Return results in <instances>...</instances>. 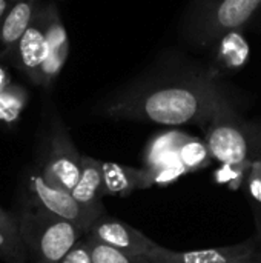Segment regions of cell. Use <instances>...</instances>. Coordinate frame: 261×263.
Instances as JSON below:
<instances>
[{"instance_id":"cell-1","label":"cell","mask_w":261,"mask_h":263,"mask_svg":"<svg viewBox=\"0 0 261 263\" xmlns=\"http://www.w3.org/2000/svg\"><path fill=\"white\" fill-rule=\"evenodd\" d=\"M228 96L212 69L166 62L106 99L102 112L112 119L166 126H205Z\"/></svg>"},{"instance_id":"cell-2","label":"cell","mask_w":261,"mask_h":263,"mask_svg":"<svg viewBox=\"0 0 261 263\" xmlns=\"http://www.w3.org/2000/svg\"><path fill=\"white\" fill-rule=\"evenodd\" d=\"M260 9L261 0H191L182 35L194 48L206 49L243 28Z\"/></svg>"},{"instance_id":"cell-3","label":"cell","mask_w":261,"mask_h":263,"mask_svg":"<svg viewBox=\"0 0 261 263\" xmlns=\"http://www.w3.org/2000/svg\"><path fill=\"white\" fill-rule=\"evenodd\" d=\"M18 233L32 263H58L86 233L75 223L22 203Z\"/></svg>"},{"instance_id":"cell-4","label":"cell","mask_w":261,"mask_h":263,"mask_svg":"<svg viewBox=\"0 0 261 263\" xmlns=\"http://www.w3.org/2000/svg\"><path fill=\"white\" fill-rule=\"evenodd\" d=\"M203 129L205 142L218 163L249 165L261 157V137L237 114L229 97L218 103Z\"/></svg>"},{"instance_id":"cell-5","label":"cell","mask_w":261,"mask_h":263,"mask_svg":"<svg viewBox=\"0 0 261 263\" xmlns=\"http://www.w3.org/2000/svg\"><path fill=\"white\" fill-rule=\"evenodd\" d=\"M23 203L51 216L69 220L80 227L86 234L92 223L98 219L86 208H83L69 191L49 185L43 179L38 168L29 171L26 176Z\"/></svg>"},{"instance_id":"cell-6","label":"cell","mask_w":261,"mask_h":263,"mask_svg":"<svg viewBox=\"0 0 261 263\" xmlns=\"http://www.w3.org/2000/svg\"><path fill=\"white\" fill-rule=\"evenodd\" d=\"M82 157L83 154L75 148L65 125L55 120L51 126L43 165L38 168L43 179L49 185L71 193L80 179Z\"/></svg>"},{"instance_id":"cell-7","label":"cell","mask_w":261,"mask_h":263,"mask_svg":"<svg viewBox=\"0 0 261 263\" xmlns=\"http://www.w3.org/2000/svg\"><path fill=\"white\" fill-rule=\"evenodd\" d=\"M86 237L132 256H148L162 247L137 228L108 214H103L92 223Z\"/></svg>"},{"instance_id":"cell-8","label":"cell","mask_w":261,"mask_h":263,"mask_svg":"<svg viewBox=\"0 0 261 263\" xmlns=\"http://www.w3.org/2000/svg\"><path fill=\"white\" fill-rule=\"evenodd\" d=\"M11 54L17 68L38 85L40 72L48 57V5L40 6Z\"/></svg>"},{"instance_id":"cell-9","label":"cell","mask_w":261,"mask_h":263,"mask_svg":"<svg viewBox=\"0 0 261 263\" xmlns=\"http://www.w3.org/2000/svg\"><path fill=\"white\" fill-rule=\"evenodd\" d=\"M258 254V240L249 239L246 242L194 251H172L160 247L157 251L142 256L143 263H231L251 259Z\"/></svg>"},{"instance_id":"cell-10","label":"cell","mask_w":261,"mask_h":263,"mask_svg":"<svg viewBox=\"0 0 261 263\" xmlns=\"http://www.w3.org/2000/svg\"><path fill=\"white\" fill-rule=\"evenodd\" d=\"M71 194L74 199L92 213L97 217H102L105 213L102 199L105 197V183H103V162L94 157H82V173L77 185L72 188Z\"/></svg>"},{"instance_id":"cell-11","label":"cell","mask_w":261,"mask_h":263,"mask_svg":"<svg viewBox=\"0 0 261 263\" xmlns=\"http://www.w3.org/2000/svg\"><path fill=\"white\" fill-rule=\"evenodd\" d=\"M69 52V42L66 29L62 23L57 8L49 3L48 5V57L43 63L40 72L42 86H49L55 77L60 74L66 57Z\"/></svg>"},{"instance_id":"cell-12","label":"cell","mask_w":261,"mask_h":263,"mask_svg":"<svg viewBox=\"0 0 261 263\" xmlns=\"http://www.w3.org/2000/svg\"><path fill=\"white\" fill-rule=\"evenodd\" d=\"M40 9V0H14L0 22V59L11 54Z\"/></svg>"},{"instance_id":"cell-13","label":"cell","mask_w":261,"mask_h":263,"mask_svg":"<svg viewBox=\"0 0 261 263\" xmlns=\"http://www.w3.org/2000/svg\"><path fill=\"white\" fill-rule=\"evenodd\" d=\"M189 134L183 131H165L149 139L143 151L145 168H163L182 165L178 159V149Z\"/></svg>"},{"instance_id":"cell-14","label":"cell","mask_w":261,"mask_h":263,"mask_svg":"<svg viewBox=\"0 0 261 263\" xmlns=\"http://www.w3.org/2000/svg\"><path fill=\"white\" fill-rule=\"evenodd\" d=\"M103 183L105 196L128 197L134 191H143L145 168L103 162Z\"/></svg>"},{"instance_id":"cell-15","label":"cell","mask_w":261,"mask_h":263,"mask_svg":"<svg viewBox=\"0 0 261 263\" xmlns=\"http://www.w3.org/2000/svg\"><path fill=\"white\" fill-rule=\"evenodd\" d=\"M217 60L226 69H237L245 65L249 55V46L238 31L226 34L218 43Z\"/></svg>"},{"instance_id":"cell-16","label":"cell","mask_w":261,"mask_h":263,"mask_svg":"<svg viewBox=\"0 0 261 263\" xmlns=\"http://www.w3.org/2000/svg\"><path fill=\"white\" fill-rule=\"evenodd\" d=\"M178 159L188 173H195L198 170H205L214 160L206 142L198 137H194L191 134L182 143V146L178 149Z\"/></svg>"},{"instance_id":"cell-17","label":"cell","mask_w":261,"mask_h":263,"mask_svg":"<svg viewBox=\"0 0 261 263\" xmlns=\"http://www.w3.org/2000/svg\"><path fill=\"white\" fill-rule=\"evenodd\" d=\"M28 103V92L18 85H9L0 92V123L6 126L15 125Z\"/></svg>"},{"instance_id":"cell-18","label":"cell","mask_w":261,"mask_h":263,"mask_svg":"<svg viewBox=\"0 0 261 263\" xmlns=\"http://www.w3.org/2000/svg\"><path fill=\"white\" fill-rule=\"evenodd\" d=\"M0 259L8 263H26L29 260L20 233L0 228Z\"/></svg>"},{"instance_id":"cell-19","label":"cell","mask_w":261,"mask_h":263,"mask_svg":"<svg viewBox=\"0 0 261 263\" xmlns=\"http://www.w3.org/2000/svg\"><path fill=\"white\" fill-rule=\"evenodd\" d=\"M85 239L89 245L92 263H143L142 262V256L128 254V253L120 251L117 248H112L109 245L92 240L86 236H85Z\"/></svg>"},{"instance_id":"cell-20","label":"cell","mask_w":261,"mask_h":263,"mask_svg":"<svg viewBox=\"0 0 261 263\" xmlns=\"http://www.w3.org/2000/svg\"><path fill=\"white\" fill-rule=\"evenodd\" d=\"M189 174L183 165L178 166H163V168H145V183L143 190L152 186H168L183 176Z\"/></svg>"},{"instance_id":"cell-21","label":"cell","mask_w":261,"mask_h":263,"mask_svg":"<svg viewBox=\"0 0 261 263\" xmlns=\"http://www.w3.org/2000/svg\"><path fill=\"white\" fill-rule=\"evenodd\" d=\"M249 165H228L220 163V168L214 173V180L220 185H226L231 190H238L246 180Z\"/></svg>"},{"instance_id":"cell-22","label":"cell","mask_w":261,"mask_h":263,"mask_svg":"<svg viewBox=\"0 0 261 263\" xmlns=\"http://www.w3.org/2000/svg\"><path fill=\"white\" fill-rule=\"evenodd\" d=\"M246 185L252 203L261 210V157L251 162L246 176Z\"/></svg>"},{"instance_id":"cell-23","label":"cell","mask_w":261,"mask_h":263,"mask_svg":"<svg viewBox=\"0 0 261 263\" xmlns=\"http://www.w3.org/2000/svg\"><path fill=\"white\" fill-rule=\"evenodd\" d=\"M58 263H92L89 245L83 237Z\"/></svg>"},{"instance_id":"cell-24","label":"cell","mask_w":261,"mask_h":263,"mask_svg":"<svg viewBox=\"0 0 261 263\" xmlns=\"http://www.w3.org/2000/svg\"><path fill=\"white\" fill-rule=\"evenodd\" d=\"M0 228L8 230V231L18 233V223H17L15 214H9V213L3 211V210L0 208Z\"/></svg>"},{"instance_id":"cell-25","label":"cell","mask_w":261,"mask_h":263,"mask_svg":"<svg viewBox=\"0 0 261 263\" xmlns=\"http://www.w3.org/2000/svg\"><path fill=\"white\" fill-rule=\"evenodd\" d=\"M9 85H11V79H9L8 72H6L3 68H0V92H2L6 86H9Z\"/></svg>"},{"instance_id":"cell-26","label":"cell","mask_w":261,"mask_h":263,"mask_svg":"<svg viewBox=\"0 0 261 263\" xmlns=\"http://www.w3.org/2000/svg\"><path fill=\"white\" fill-rule=\"evenodd\" d=\"M14 0H0V22L3 20V17L6 15L8 9L11 8Z\"/></svg>"},{"instance_id":"cell-27","label":"cell","mask_w":261,"mask_h":263,"mask_svg":"<svg viewBox=\"0 0 261 263\" xmlns=\"http://www.w3.org/2000/svg\"><path fill=\"white\" fill-rule=\"evenodd\" d=\"M231 263H261V254L258 253L257 256L251 257V259H245V260H237V262H231Z\"/></svg>"}]
</instances>
